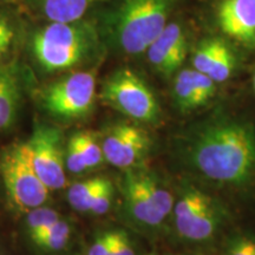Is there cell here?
I'll return each instance as SVG.
<instances>
[{
	"label": "cell",
	"mask_w": 255,
	"mask_h": 255,
	"mask_svg": "<svg viewBox=\"0 0 255 255\" xmlns=\"http://www.w3.org/2000/svg\"><path fill=\"white\" fill-rule=\"evenodd\" d=\"M194 70L205 73L216 84L228 81L238 66V57L227 41L208 38L196 46L193 53Z\"/></svg>",
	"instance_id": "cell-12"
},
{
	"label": "cell",
	"mask_w": 255,
	"mask_h": 255,
	"mask_svg": "<svg viewBox=\"0 0 255 255\" xmlns=\"http://www.w3.org/2000/svg\"><path fill=\"white\" fill-rule=\"evenodd\" d=\"M0 255H2V250H1V247H0Z\"/></svg>",
	"instance_id": "cell-29"
},
{
	"label": "cell",
	"mask_w": 255,
	"mask_h": 255,
	"mask_svg": "<svg viewBox=\"0 0 255 255\" xmlns=\"http://www.w3.org/2000/svg\"><path fill=\"white\" fill-rule=\"evenodd\" d=\"M103 180L104 176H95L70 184L66 190L70 207L81 214H89Z\"/></svg>",
	"instance_id": "cell-19"
},
{
	"label": "cell",
	"mask_w": 255,
	"mask_h": 255,
	"mask_svg": "<svg viewBox=\"0 0 255 255\" xmlns=\"http://www.w3.org/2000/svg\"><path fill=\"white\" fill-rule=\"evenodd\" d=\"M175 108L182 114H190L207 105L193 77V69L182 70L175 75L173 85Z\"/></svg>",
	"instance_id": "cell-18"
},
{
	"label": "cell",
	"mask_w": 255,
	"mask_h": 255,
	"mask_svg": "<svg viewBox=\"0 0 255 255\" xmlns=\"http://www.w3.org/2000/svg\"><path fill=\"white\" fill-rule=\"evenodd\" d=\"M72 133L78 143L89 171L100 169L105 163L100 133L91 130H78Z\"/></svg>",
	"instance_id": "cell-21"
},
{
	"label": "cell",
	"mask_w": 255,
	"mask_h": 255,
	"mask_svg": "<svg viewBox=\"0 0 255 255\" xmlns=\"http://www.w3.org/2000/svg\"><path fill=\"white\" fill-rule=\"evenodd\" d=\"M23 105V84L13 64L0 65V133L13 129Z\"/></svg>",
	"instance_id": "cell-14"
},
{
	"label": "cell",
	"mask_w": 255,
	"mask_h": 255,
	"mask_svg": "<svg viewBox=\"0 0 255 255\" xmlns=\"http://www.w3.org/2000/svg\"><path fill=\"white\" fill-rule=\"evenodd\" d=\"M177 0H122L105 19L107 40L128 56L145 53L167 26Z\"/></svg>",
	"instance_id": "cell-4"
},
{
	"label": "cell",
	"mask_w": 255,
	"mask_h": 255,
	"mask_svg": "<svg viewBox=\"0 0 255 255\" xmlns=\"http://www.w3.org/2000/svg\"><path fill=\"white\" fill-rule=\"evenodd\" d=\"M148 255H155V254H148Z\"/></svg>",
	"instance_id": "cell-30"
},
{
	"label": "cell",
	"mask_w": 255,
	"mask_h": 255,
	"mask_svg": "<svg viewBox=\"0 0 255 255\" xmlns=\"http://www.w3.org/2000/svg\"><path fill=\"white\" fill-rule=\"evenodd\" d=\"M65 164L66 171L70 175L75 176H83V175L89 173V169L85 163L84 157H83L81 149H79L78 143L76 141L73 133L66 139V149H65Z\"/></svg>",
	"instance_id": "cell-23"
},
{
	"label": "cell",
	"mask_w": 255,
	"mask_h": 255,
	"mask_svg": "<svg viewBox=\"0 0 255 255\" xmlns=\"http://www.w3.org/2000/svg\"><path fill=\"white\" fill-rule=\"evenodd\" d=\"M100 39L85 21L50 23L34 32L30 40L32 59L44 73L71 72L98 55Z\"/></svg>",
	"instance_id": "cell-3"
},
{
	"label": "cell",
	"mask_w": 255,
	"mask_h": 255,
	"mask_svg": "<svg viewBox=\"0 0 255 255\" xmlns=\"http://www.w3.org/2000/svg\"><path fill=\"white\" fill-rule=\"evenodd\" d=\"M173 220L175 241L195 251L210 250L218 244L231 220L223 203L199 184L183 178L175 190Z\"/></svg>",
	"instance_id": "cell-2"
},
{
	"label": "cell",
	"mask_w": 255,
	"mask_h": 255,
	"mask_svg": "<svg viewBox=\"0 0 255 255\" xmlns=\"http://www.w3.org/2000/svg\"><path fill=\"white\" fill-rule=\"evenodd\" d=\"M63 215L58 210L52 208L49 205L38 207L24 214L23 221V234L26 242L33 240L53 223L58 221Z\"/></svg>",
	"instance_id": "cell-20"
},
{
	"label": "cell",
	"mask_w": 255,
	"mask_h": 255,
	"mask_svg": "<svg viewBox=\"0 0 255 255\" xmlns=\"http://www.w3.org/2000/svg\"><path fill=\"white\" fill-rule=\"evenodd\" d=\"M222 255H255V238L247 234L231 237L225 244Z\"/></svg>",
	"instance_id": "cell-25"
},
{
	"label": "cell",
	"mask_w": 255,
	"mask_h": 255,
	"mask_svg": "<svg viewBox=\"0 0 255 255\" xmlns=\"http://www.w3.org/2000/svg\"><path fill=\"white\" fill-rule=\"evenodd\" d=\"M178 162L194 176L225 189H244L255 181V128L227 114H215L178 133Z\"/></svg>",
	"instance_id": "cell-1"
},
{
	"label": "cell",
	"mask_w": 255,
	"mask_h": 255,
	"mask_svg": "<svg viewBox=\"0 0 255 255\" xmlns=\"http://www.w3.org/2000/svg\"><path fill=\"white\" fill-rule=\"evenodd\" d=\"M122 195V215L133 229L148 238H158L163 234L168 220L149 199L143 188L137 169L122 171L119 182Z\"/></svg>",
	"instance_id": "cell-10"
},
{
	"label": "cell",
	"mask_w": 255,
	"mask_h": 255,
	"mask_svg": "<svg viewBox=\"0 0 255 255\" xmlns=\"http://www.w3.org/2000/svg\"><path fill=\"white\" fill-rule=\"evenodd\" d=\"M253 83H254V90H255V73H254V78H253Z\"/></svg>",
	"instance_id": "cell-28"
},
{
	"label": "cell",
	"mask_w": 255,
	"mask_h": 255,
	"mask_svg": "<svg viewBox=\"0 0 255 255\" xmlns=\"http://www.w3.org/2000/svg\"><path fill=\"white\" fill-rule=\"evenodd\" d=\"M105 163L122 171L145 167L151 154L152 139L141 124L117 121L100 133Z\"/></svg>",
	"instance_id": "cell-9"
},
{
	"label": "cell",
	"mask_w": 255,
	"mask_h": 255,
	"mask_svg": "<svg viewBox=\"0 0 255 255\" xmlns=\"http://www.w3.org/2000/svg\"><path fill=\"white\" fill-rule=\"evenodd\" d=\"M100 100L132 122L155 126L162 111L154 91L141 76L129 68L111 72L102 84Z\"/></svg>",
	"instance_id": "cell-6"
},
{
	"label": "cell",
	"mask_w": 255,
	"mask_h": 255,
	"mask_svg": "<svg viewBox=\"0 0 255 255\" xmlns=\"http://www.w3.org/2000/svg\"><path fill=\"white\" fill-rule=\"evenodd\" d=\"M76 229L65 216L41 233L27 246L34 255H70L75 248Z\"/></svg>",
	"instance_id": "cell-15"
},
{
	"label": "cell",
	"mask_w": 255,
	"mask_h": 255,
	"mask_svg": "<svg viewBox=\"0 0 255 255\" xmlns=\"http://www.w3.org/2000/svg\"><path fill=\"white\" fill-rule=\"evenodd\" d=\"M97 70H76L39 88L38 108L55 122L85 121L94 113L97 98Z\"/></svg>",
	"instance_id": "cell-5"
},
{
	"label": "cell",
	"mask_w": 255,
	"mask_h": 255,
	"mask_svg": "<svg viewBox=\"0 0 255 255\" xmlns=\"http://www.w3.org/2000/svg\"><path fill=\"white\" fill-rule=\"evenodd\" d=\"M116 190L117 189L113 181L110 178L104 177L89 214L94 216H102L108 214L110 212L111 207H113L115 196H116Z\"/></svg>",
	"instance_id": "cell-24"
},
{
	"label": "cell",
	"mask_w": 255,
	"mask_h": 255,
	"mask_svg": "<svg viewBox=\"0 0 255 255\" xmlns=\"http://www.w3.org/2000/svg\"><path fill=\"white\" fill-rule=\"evenodd\" d=\"M66 139L63 130L56 124L37 122L30 138L25 142L34 170L51 193L68 186Z\"/></svg>",
	"instance_id": "cell-8"
},
{
	"label": "cell",
	"mask_w": 255,
	"mask_h": 255,
	"mask_svg": "<svg viewBox=\"0 0 255 255\" xmlns=\"http://www.w3.org/2000/svg\"><path fill=\"white\" fill-rule=\"evenodd\" d=\"M36 11L50 23L78 21L87 13L92 0H28Z\"/></svg>",
	"instance_id": "cell-16"
},
{
	"label": "cell",
	"mask_w": 255,
	"mask_h": 255,
	"mask_svg": "<svg viewBox=\"0 0 255 255\" xmlns=\"http://www.w3.org/2000/svg\"><path fill=\"white\" fill-rule=\"evenodd\" d=\"M137 171L142 186L148 194L149 199L151 200L152 205L165 219H170L175 205V193L170 190L168 184L156 171H152L146 167L138 168Z\"/></svg>",
	"instance_id": "cell-17"
},
{
	"label": "cell",
	"mask_w": 255,
	"mask_h": 255,
	"mask_svg": "<svg viewBox=\"0 0 255 255\" xmlns=\"http://www.w3.org/2000/svg\"><path fill=\"white\" fill-rule=\"evenodd\" d=\"M115 233L116 229L98 233L83 255H109L115 240Z\"/></svg>",
	"instance_id": "cell-26"
},
{
	"label": "cell",
	"mask_w": 255,
	"mask_h": 255,
	"mask_svg": "<svg viewBox=\"0 0 255 255\" xmlns=\"http://www.w3.org/2000/svg\"><path fill=\"white\" fill-rule=\"evenodd\" d=\"M0 180L9 203L21 214L49 205L51 190L34 170L25 142H14L0 151Z\"/></svg>",
	"instance_id": "cell-7"
},
{
	"label": "cell",
	"mask_w": 255,
	"mask_h": 255,
	"mask_svg": "<svg viewBox=\"0 0 255 255\" xmlns=\"http://www.w3.org/2000/svg\"><path fill=\"white\" fill-rule=\"evenodd\" d=\"M187 52L188 41L183 27L177 23H170L152 41L145 55L151 68L168 78L178 72L186 60Z\"/></svg>",
	"instance_id": "cell-11"
},
{
	"label": "cell",
	"mask_w": 255,
	"mask_h": 255,
	"mask_svg": "<svg viewBox=\"0 0 255 255\" xmlns=\"http://www.w3.org/2000/svg\"><path fill=\"white\" fill-rule=\"evenodd\" d=\"M218 20L226 36L245 46L255 47V0H223Z\"/></svg>",
	"instance_id": "cell-13"
},
{
	"label": "cell",
	"mask_w": 255,
	"mask_h": 255,
	"mask_svg": "<svg viewBox=\"0 0 255 255\" xmlns=\"http://www.w3.org/2000/svg\"><path fill=\"white\" fill-rule=\"evenodd\" d=\"M109 255H137L135 244L127 232L116 229L115 240Z\"/></svg>",
	"instance_id": "cell-27"
},
{
	"label": "cell",
	"mask_w": 255,
	"mask_h": 255,
	"mask_svg": "<svg viewBox=\"0 0 255 255\" xmlns=\"http://www.w3.org/2000/svg\"><path fill=\"white\" fill-rule=\"evenodd\" d=\"M17 40V31L11 19L4 13H0V65L9 63L12 50Z\"/></svg>",
	"instance_id": "cell-22"
}]
</instances>
